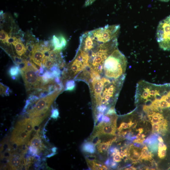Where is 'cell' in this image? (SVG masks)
<instances>
[{"label": "cell", "mask_w": 170, "mask_h": 170, "mask_svg": "<svg viewBox=\"0 0 170 170\" xmlns=\"http://www.w3.org/2000/svg\"><path fill=\"white\" fill-rule=\"evenodd\" d=\"M127 64L125 56L117 48L105 60L100 77L113 80L125 76Z\"/></svg>", "instance_id": "cell-1"}, {"label": "cell", "mask_w": 170, "mask_h": 170, "mask_svg": "<svg viewBox=\"0 0 170 170\" xmlns=\"http://www.w3.org/2000/svg\"><path fill=\"white\" fill-rule=\"evenodd\" d=\"M20 69L27 91L41 92L44 84L38 73L39 69L31 59L28 60L26 67Z\"/></svg>", "instance_id": "cell-2"}, {"label": "cell", "mask_w": 170, "mask_h": 170, "mask_svg": "<svg viewBox=\"0 0 170 170\" xmlns=\"http://www.w3.org/2000/svg\"><path fill=\"white\" fill-rule=\"evenodd\" d=\"M89 59L88 52L79 48L74 59L63 71V79H74L80 73L86 70L89 67Z\"/></svg>", "instance_id": "cell-3"}, {"label": "cell", "mask_w": 170, "mask_h": 170, "mask_svg": "<svg viewBox=\"0 0 170 170\" xmlns=\"http://www.w3.org/2000/svg\"><path fill=\"white\" fill-rule=\"evenodd\" d=\"M61 91H56L50 95L40 98L36 101L27 110L28 116L30 118H33L45 114L55 99Z\"/></svg>", "instance_id": "cell-4"}, {"label": "cell", "mask_w": 170, "mask_h": 170, "mask_svg": "<svg viewBox=\"0 0 170 170\" xmlns=\"http://www.w3.org/2000/svg\"><path fill=\"white\" fill-rule=\"evenodd\" d=\"M120 28L119 25H107L91 31L94 39L99 43H105L117 38Z\"/></svg>", "instance_id": "cell-5"}, {"label": "cell", "mask_w": 170, "mask_h": 170, "mask_svg": "<svg viewBox=\"0 0 170 170\" xmlns=\"http://www.w3.org/2000/svg\"><path fill=\"white\" fill-rule=\"evenodd\" d=\"M156 35L160 48L170 50V15L159 22Z\"/></svg>", "instance_id": "cell-6"}, {"label": "cell", "mask_w": 170, "mask_h": 170, "mask_svg": "<svg viewBox=\"0 0 170 170\" xmlns=\"http://www.w3.org/2000/svg\"><path fill=\"white\" fill-rule=\"evenodd\" d=\"M31 133L26 130L25 125L18 122L12 133L10 141L17 146L29 141Z\"/></svg>", "instance_id": "cell-7"}, {"label": "cell", "mask_w": 170, "mask_h": 170, "mask_svg": "<svg viewBox=\"0 0 170 170\" xmlns=\"http://www.w3.org/2000/svg\"><path fill=\"white\" fill-rule=\"evenodd\" d=\"M31 53L30 56L31 60L39 67H41L45 55L41 49L39 43L34 45Z\"/></svg>", "instance_id": "cell-8"}, {"label": "cell", "mask_w": 170, "mask_h": 170, "mask_svg": "<svg viewBox=\"0 0 170 170\" xmlns=\"http://www.w3.org/2000/svg\"><path fill=\"white\" fill-rule=\"evenodd\" d=\"M14 155H12L9 159V166L12 169L16 170L22 168V164L23 161V156H19L15 152Z\"/></svg>", "instance_id": "cell-9"}, {"label": "cell", "mask_w": 170, "mask_h": 170, "mask_svg": "<svg viewBox=\"0 0 170 170\" xmlns=\"http://www.w3.org/2000/svg\"><path fill=\"white\" fill-rule=\"evenodd\" d=\"M52 44L54 47L53 50L61 51L65 48L67 43L63 36H61L58 37L54 36L52 40Z\"/></svg>", "instance_id": "cell-10"}, {"label": "cell", "mask_w": 170, "mask_h": 170, "mask_svg": "<svg viewBox=\"0 0 170 170\" xmlns=\"http://www.w3.org/2000/svg\"><path fill=\"white\" fill-rule=\"evenodd\" d=\"M141 153V149L135 147L132 145L128 152L129 158L133 161H136L140 159Z\"/></svg>", "instance_id": "cell-11"}, {"label": "cell", "mask_w": 170, "mask_h": 170, "mask_svg": "<svg viewBox=\"0 0 170 170\" xmlns=\"http://www.w3.org/2000/svg\"><path fill=\"white\" fill-rule=\"evenodd\" d=\"M116 126L109 124H105L100 125L99 133L108 135H115Z\"/></svg>", "instance_id": "cell-12"}, {"label": "cell", "mask_w": 170, "mask_h": 170, "mask_svg": "<svg viewBox=\"0 0 170 170\" xmlns=\"http://www.w3.org/2000/svg\"><path fill=\"white\" fill-rule=\"evenodd\" d=\"M8 73L9 75L14 80L17 79L21 74L20 69L17 65L12 66L9 69Z\"/></svg>", "instance_id": "cell-13"}, {"label": "cell", "mask_w": 170, "mask_h": 170, "mask_svg": "<svg viewBox=\"0 0 170 170\" xmlns=\"http://www.w3.org/2000/svg\"><path fill=\"white\" fill-rule=\"evenodd\" d=\"M37 148L39 149H41L42 147L41 139L38 133L33 138L30 142L28 143V145Z\"/></svg>", "instance_id": "cell-14"}, {"label": "cell", "mask_w": 170, "mask_h": 170, "mask_svg": "<svg viewBox=\"0 0 170 170\" xmlns=\"http://www.w3.org/2000/svg\"><path fill=\"white\" fill-rule=\"evenodd\" d=\"M13 45L15 46L16 53L18 55L21 56L26 53L27 48L21 42H17Z\"/></svg>", "instance_id": "cell-15"}, {"label": "cell", "mask_w": 170, "mask_h": 170, "mask_svg": "<svg viewBox=\"0 0 170 170\" xmlns=\"http://www.w3.org/2000/svg\"><path fill=\"white\" fill-rule=\"evenodd\" d=\"M57 65L49 56L45 55L42 61V67L48 69H50L55 65Z\"/></svg>", "instance_id": "cell-16"}, {"label": "cell", "mask_w": 170, "mask_h": 170, "mask_svg": "<svg viewBox=\"0 0 170 170\" xmlns=\"http://www.w3.org/2000/svg\"><path fill=\"white\" fill-rule=\"evenodd\" d=\"M152 155L149 152L147 146H145L141 150L140 159L145 160H149L152 159Z\"/></svg>", "instance_id": "cell-17"}, {"label": "cell", "mask_w": 170, "mask_h": 170, "mask_svg": "<svg viewBox=\"0 0 170 170\" xmlns=\"http://www.w3.org/2000/svg\"><path fill=\"white\" fill-rule=\"evenodd\" d=\"M82 148L84 152L89 153L93 154L95 152V146L91 143H85L83 145Z\"/></svg>", "instance_id": "cell-18"}, {"label": "cell", "mask_w": 170, "mask_h": 170, "mask_svg": "<svg viewBox=\"0 0 170 170\" xmlns=\"http://www.w3.org/2000/svg\"><path fill=\"white\" fill-rule=\"evenodd\" d=\"M115 140V138H114L106 142H103L100 144L98 146V150L101 152L107 151Z\"/></svg>", "instance_id": "cell-19"}, {"label": "cell", "mask_w": 170, "mask_h": 170, "mask_svg": "<svg viewBox=\"0 0 170 170\" xmlns=\"http://www.w3.org/2000/svg\"><path fill=\"white\" fill-rule=\"evenodd\" d=\"M1 95L2 96H7L11 92V91L7 86L1 83Z\"/></svg>", "instance_id": "cell-20"}, {"label": "cell", "mask_w": 170, "mask_h": 170, "mask_svg": "<svg viewBox=\"0 0 170 170\" xmlns=\"http://www.w3.org/2000/svg\"><path fill=\"white\" fill-rule=\"evenodd\" d=\"M65 86L66 91H70L73 90L75 87L74 81L72 80H69L66 83Z\"/></svg>", "instance_id": "cell-21"}, {"label": "cell", "mask_w": 170, "mask_h": 170, "mask_svg": "<svg viewBox=\"0 0 170 170\" xmlns=\"http://www.w3.org/2000/svg\"><path fill=\"white\" fill-rule=\"evenodd\" d=\"M152 125L153 133H159L160 132V133H161L163 129L162 125L156 124H152Z\"/></svg>", "instance_id": "cell-22"}, {"label": "cell", "mask_w": 170, "mask_h": 170, "mask_svg": "<svg viewBox=\"0 0 170 170\" xmlns=\"http://www.w3.org/2000/svg\"><path fill=\"white\" fill-rule=\"evenodd\" d=\"M1 36L0 39L2 42L4 43H6L7 40L9 37L7 33L4 30L1 31Z\"/></svg>", "instance_id": "cell-23"}, {"label": "cell", "mask_w": 170, "mask_h": 170, "mask_svg": "<svg viewBox=\"0 0 170 170\" xmlns=\"http://www.w3.org/2000/svg\"><path fill=\"white\" fill-rule=\"evenodd\" d=\"M133 123L131 121H130L128 123H127L123 122L121 124L118 130L120 131H121L122 129H126L130 128Z\"/></svg>", "instance_id": "cell-24"}, {"label": "cell", "mask_w": 170, "mask_h": 170, "mask_svg": "<svg viewBox=\"0 0 170 170\" xmlns=\"http://www.w3.org/2000/svg\"><path fill=\"white\" fill-rule=\"evenodd\" d=\"M21 41L19 39H18L15 37H9L6 43L8 44H12L13 45L18 42H21Z\"/></svg>", "instance_id": "cell-25"}, {"label": "cell", "mask_w": 170, "mask_h": 170, "mask_svg": "<svg viewBox=\"0 0 170 170\" xmlns=\"http://www.w3.org/2000/svg\"><path fill=\"white\" fill-rule=\"evenodd\" d=\"M166 149L167 148H158V156L160 158L163 159L166 156Z\"/></svg>", "instance_id": "cell-26"}, {"label": "cell", "mask_w": 170, "mask_h": 170, "mask_svg": "<svg viewBox=\"0 0 170 170\" xmlns=\"http://www.w3.org/2000/svg\"><path fill=\"white\" fill-rule=\"evenodd\" d=\"M13 58L14 62L16 63V65L17 66L23 63L25 59L21 58L20 57L16 55L14 56L13 57Z\"/></svg>", "instance_id": "cell-27"}, {"label": "cell", "mask_w": 170, "mask_h": 170, "mask_svg": "<svg viewBox=\"0 0 170 170\" xmlns=\"http://www.w3.org/2000/svg\"><path fill=\"white\" fill-rule=\"evenodd\" d=\"M59 112L58 109H54L52 111L51 117L54 119H57L59 116Z\"/></svg>", "instance_id": "cell-28"}, {"label": "cell", "mask_w": 170, "mask_h": 170, "mask_svg": "<svg viewBox=\"0 0 170 170\" xmlns=\"http://www.w3.org/2000/svg\"><path fill=\"white\" fill-rule=\"evenodd\" d=\"M39 149L34 146H30L29 147V151L30 153L33 155H35L39 152Z\"/></svg>", "instance_id": "cell-29"}, {"label": "cell", "mask_w": 170, "mask_h": 170, "mask_svg": "<svg viewBox=\"0 0 170 170\" xmlns=\"http://www.w3.org/2000/svg\"><path fill=\"white\" fill-rule=\"evenodd\" d=\"M34 45V44H32L29 42H27V48L30 53H32Z\"/></svg>", "instance_id": "cell-30"}, {"label": "cell", "mask_w": 170, "mask_h": 170, "mask_svg": "<svg viewBox=\"0 0 170 170\" xmlns=\"http://www.w3.org/2000/svg\"><path fill=\"white\" fill-rule=\"evenodd\" d=\"M114 162H119L121 161V158L120 156L119 153L116 154L113 158Z\"/></svg>", "instance_id": "cell-31"}, {"label": "cell", "mask_w": 170, "mask_h": 170, "mask_svg": "<svg viewBox=\"0 0 170 170\" xmlns=\"http://www.w3.org/2000/svg\"><path fill=\"white\" fill-rule=\"evenodd\" d=\"M96 1V0H86L84 4V6L87 7L90 6Z\"/></svg>", "instance_id": "cell-32"}, {"label": "cell", "mask_w": 170, "mask_h": 170, "mask_svg": "<svg viewBox=\"0 0 170 170\" xmlns=\"http://www.w3.org/2000/svg\"><path fill=\"white\" fill-rule=\"evenodd\" d=\"M119 154L121 158H123L127 154V150H125L124 151H121L120 152Z\"/></svg>", "instance_id": "cell-33"}, {"label": "cell", "mask_w": 170, "mask_h": 170, "mask_svg": "<svg viewBox=\"0 0 170 170\" xmlns=\"http://www.w3.org/2000/svg\"><path fill=\"white\" fill-rule=\"evenodd\" d=\"M145 135L143 134H142V133H139L138 135H137L136 136V139L143 140L145 139L144 138Z\"/></svg>", "instance_id": "cell-34"}, {"label": "cell", "mask_w": 170, "mask_h": 170, "mask_svg": "<svg viewBox=\"0 0 170 170\" xmlns=\"http://www.w3.org/2000/svg\"><path fill=\"white\" fill-rule=\"evenodd\" d=\"M158 148H167V147L164 144V142H159L158 144Z\"/></svg>", "instance_id": "cell-35"}, {"label": "cell", "mask_w": 170, "mask_h": 170, "mask_svg": "<svg viewBox=\"0 0 170 170\" xmlns=\"http://www.w3.org/2000/svg\"><path fill=\"white\" fill-rule=\"evenodd\" d=\"M145 139L140 140L138 139H136L133 141L134 143H142Z\"/></svg>", "instance_id": "cell-36"}, {"label": "cell", "mask_w": 170, "mask_h": 170, "mask_svg": "<svg viewBox=\"0 0 170 170\" xmlns=\"http://www.w3.org/2000/svg\"><path fill=\"white\" fill-rule=\"evenodd\" d=\"M136 130L139 131V133H142L143 131V129L142 128H140L138 130Z\"/></svg>", "instance_id": "cell-37"}, {"label": "cell", "mask_w": 170, "mask_h": 170, "mask_svg": "<svg viewBox=\"0 0 170 170\" xmlns=\"http://www.w3.org/2000/svg\"><path fill=\"white\" fill-rule=\"evenodd\" d=\"M125 170H136V168L134 167L133 166H131L130 168H126Z\"/></svg>", "instance_id": "cell-38"}, {"label": "cell", "mask_w": 170, "mask_h": 170, "mask_svg": "<svg viewBox=\"0 0 170 170\" xmlns=\"http://www.w3.org/2000/svg\"><path fill=\"white\" fill-rule=\"evenodd\" d=\"M158 139L159 142H164V140L161 137L159 136Z\"/></svg>", "instance_id": "cell-39"}, {"label": "cell", "mask_w": 170, "mask_h": 170, "mask_svg": "<svg viewBox=\"0 0 170 170\" xmlns=\"http://www.w3.org/2000/svg\"><path fill=\"white\" fill-rule=\"evenodd\" d=\"M116 164L115 162L112 163L111 164V167H115L116 166Z\"/></svg>", "instance_id": "cell-40"}, {"label": "cell", "mask_w": 170, "mask_h": 170, "mask_svg": "<svg viewBox=\"0 0 170 170\" xmlns=\"http://www.w3.org/2000/svg\"><path fill=\"white\" fill-rule=\"evenodd\" d=\"M55 154V153H52V154H51L50 155H48V156H47V157H49V158L50 157L52 156H53Z\"/></svg>", "instance_id": "cell-41"}, {"label": "cell", "mask_w": 170, "mask_h": 170, "mask_svg": "<svg viewBox=\"0 0 170 170\" xmlns=\"http://www.w3.org/2000/svg\"><path fill=\"white\" fill-rule=\"evenodd\" d=\"M159 1L163 2H168L169 1V0H159Z\"/></svg>", "instance_id": "cell-42"}, {"label": "cell", "mask_w": 170, "mask_h": 170, "mask_svg": "<svg viewBox=\"0 0 170 170\" xmlns=\"http://www.w3.org/2000/svg\"><path fill=\"white\" fill-rule=\"evenodd\" d=\"M57 149V148H54L53 149V152H55L56 151Z\"/></svg>", "instance_id": "cell-43"}]
</instances>
